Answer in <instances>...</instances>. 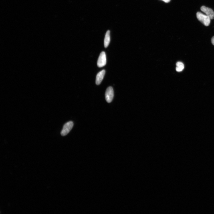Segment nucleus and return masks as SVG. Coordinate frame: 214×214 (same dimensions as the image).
<instances>
[{
	"mask_svg": "<svg viewBox=\"0 0 214 214\" xmlns=\"http://www.w3.org/2000/svg\"><path fill=\"white\" fill-rule=\"evenodd\" d=\"M196 15L197 19L205 26L210 25L211 19L209 17L200 12H197Z\"/></svg>",
	"mask_w": 214,
	"mask_h": 214,
	"instance_id": "obj_1",
	"label": "nucleus"
},
{
	"mask_svg": "<svg viewBox=\"0 0 214 214\" xmlns=\"http://www.w3.org/2000/svg\"><path fill=\"white\" fill-rule=\"evenodd\" d=\"M74 126L72 121H70L66 123L64 125L63 129L61 132V134L62 136H65L67 135L72 130Z\"/></svg>",
	"mask_w": 214,
	"mask_h": 214,
	"instance_id": "obj_2",
	"label": "nucleus"
},
{
	"mask_svg": "<svg viewBox=\"0 0 214 214\" xmlns=\"http://www.w3.org/2000/svg\"><path fill=\"white\" fill-rule=\"evenodd\" d=\"M114 96V90L112 88L109 87L107 88L105 94L106 100L108 103L112 101Z\"/></svg>",
	"mask_w": 214,
	"mask_h": 214,
	"instance_id": "obj_3",
	"label": "nucleus"
},
{
	"mask_svg": "<svg viewBox=\"0 0 214 214\" xmlns=\"http://www.w3.org/2000/svg\"><path fill=\"white\" fill-rule=\"evenodd\" d=\"M106 60L105 53L102 52L99 56L97 61V66L99 68L104 66L106 64Z\"/></svg>",
	"mask_w": 214,
	"mask_h": 214,
	"instance_id": "obj_4",
	"label": "nucleus"
},
{
	"mask_svg": "<svg viewBox=\"0 0 214 214\" xmlns=\"http://www.w3.org/2000/svg\"><path fill=\"white\" fill-rule=\"evenodd\" d=\"M201 11L205 13L211 19H214V12L211 9L203 6L201 7Z\"/></svg>",
	"mask_w": 214,
	"mask_h": 214,
	"instance_id": "obj_5",
	"label": "nucleus"
},
{
	"mask_svg": "<svg viewBox=\"0 0 214 214\" xmlns=\"http://www.w3.org/2000/svg\"><path fill=\"white\" fill-rule=\"evenodd\" d=\"M105 73V71L103 70L100 71L97 75L96 79V84L99 85L102 82Z\"/></svg>",
	"mask_w": 214,
	"mask_h": 214,
	"instance_id": "obj_6",
	"label": "nucleus"
},
{
	"mask_svg": "<svg viewBox=\"0 0 214 214\" xmlns=\"http://www.w3.org/2000/svg\"><path fill=\"white\" fill-rule=\"evenodd\" d=\"M110 31H107L104 40V46L105 48L108 46L110 41Z\"/></svg>",
	"mask_w": 214,
	"mask_h": 214,
	"instance_id": "obj_7",
	"label": "nucleus"
},
{
	"mask_svg": "<svg viewBox=\"0 0 214 214\" xmlns=\"http://www.w3.org/2000/svg\"><path fill=\"white\" fill-rule=\"evenodd\" d=\"M176 70L177 72H181L184 68V66L183 62H178L176 63Z\"/></svg>",
	"mask_w": 214,
	"mask_h": 214,
	"instance_id": "obj_8",
	"label": "nucleus"
},
{
	"mask_svg": "<svg viewBox=\"0 0 214 214\" xmlns=\"http://www.w3.org/2000/svg\"><path fill=\"white\" fill-rule=\"evenodd\" d=\"M212 44L214 45V37H212L211 40Z\"/></svg>",
	"mask_w": 214,
	"mask_h": 214,
	"instance_id": "obj_9",
	"label": "nucleus"
},
{
	"mask_svg": "<svg viewBox=\"0 0 214 214\" xmlns=\"http://www.w3.org/2000/svg\"><path fill=\"white\" fill-rule=\"evenodd\" d=\"M162 1L165 2V3H167L169 2L170 1V0H162Z\"/></svg>",
	"mask_w": 214,
	"mask_h": 214,
	"instance_id": "obj_10",
	"label": "nucleus"
}]
</instances>
